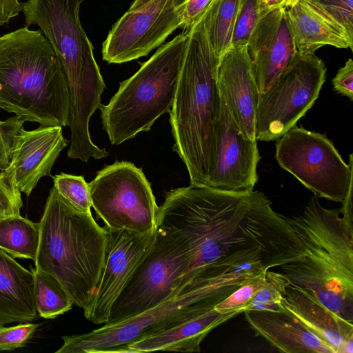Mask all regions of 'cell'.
Instances as JSON below:
<instances>
[{
  "label": "cell",
  "mask_w": 353,
  "mask_h": 353,
  "mask_svg": "<svg viewBox=\"0 0 353 353\" xmlns=\"http://www.w3.org/2000/svg\"><path fill=\"white\" fill-rule=\"evenodd\" d=\"M23 123L16 116L0 121V171L9 165L13 139Z\"/></svg>",
  "instance_id": "33"
},
{
  "label": "cell",
  "mask_w": 353,
  "mask_h": 353,
  "mask_svg": "<svg viewBox=\"0 0 353 353\" xmlns=\"http://www.w3.org/2000/svg\"><path fill=\"white\" fill-rule=\"evenodd\" d=\"M327 68L315 53L296 52L270 88L259 92L256 140L276 141L296 125L319 97Z\"/></svg>",
  "instance_id": "9"
},
{
  "label": "cell",
  "mask_w": 353,
  "mask_h": 353,
  "mask_svg": "<svg viewBox=\"0 0 353 353\" xmlns=\"http://www.w3.org/2000/svg\"><path fill=\"white\" fill-rule=\"evenodd\" d=\"M243 0H212L200 19L213 58L219 63L231 46L236 17Z\"/></svg>",
  "instance_id": "23"
},
{
  "label": "cell",
  "mask_w": 353,
  "mask_h": 353,
  "mask_svg": "<svg viewBox=\"0 0 353 353\" xmlns=\"http://www.w3.org/2000/svg\"><path fill=\"white\" fill-rule=\"evenodd\" d=\"M290 284V280L283 273L267 270L263 285L246 304L243 312L278 309Z\"/></svg>",
  "instance_id": "26"
},
{
  "label": "cell",
  "mask_w": 353,
  "mask_h": 353,
  "mask_svg": "<svg viewBox=\"0 0 353 353\" xmlns=\"http://www.w3.org/2000/svg\"><path fill=\"white\" fill-rule=\"evenodd\" d=\"M265 274L266 272L261 273L250 281L237 288L228 297L217 303L214 309L222 314L233 312H243L246 304L263 285L265 281Z\"/></svg>",
  "instance_id": "28"
},
{
  "label": "cell",
  "mask_w": 353,
  "mask_h": 353,
  "mask_svg": "<svg viewBox=\"0 0 353 353\" xmlns=\"http://www.w3.org/2000/svg\"><path fill=\"white\" fill-rule=\"evenodd\" d=\"M260 17L259 0H243L234 26L230 47L247 44Z\"/></svg>",
  "instance_id": "29"
},
{
  "label": "cell",
  "mask_w": 353,
  "mask_h": 353,
  "mask_svg": "<svg viewBox=\"0 0 353 353\" xmlns=\"http://www.w3.org/2000/svg\"><path fill=\"white\" fill-rule=\"evenodd\" d=\"M279 305L293 314L335 353L353 352V323L324 307L311 292L290 283Z\"/></svg>",
  "instance_id": "19"
},
{
  "label": "cell",
  "mask_w": 353,
  "mask_h": 353,
  "mask_svg": "<svg viewBox=\"0 0 353 353\" xmlns=\"http://www.w3.org/2000/svg\"><path fill=\"white\" fill-rule=\"evenodd\" d=\"M221 98L236 125L248 139L255 137V114L259 91L247 44L230 47L221 57L216 72Z\"/></svg>",
  "instance_id": "16"
},
{
  "label": "cell",
  "mask_w": 353,
  "mask_h": 353,
  "mask_svg": "<svg viewBox=\"0 0 353 353\" xmlns=\"http://www.w3.org/2000/svg\"><path fill=\"white\" fill-rule=\"evenodd\" d=\"M92 207L105 228L139 234L155 232L159 206L141 168L116 161L88 183Z\"/></svg>",
  "instance_id": "11"
},
{
  "label": "cell",
  "mask_w": 353,
  "mask_h": 353,
  "mask_svg": "<svg viewBox=\"0 0 353 353\" xmlns=\"http://www.w3.org/2000/svg\"><path fill=\"white\" fill-rule=\"evenodd\" d=\"M334 90L339 94L353 100V61L350 58L340 68L332 79Z\"/></svg>",
  "instance_id": "34"
},
{
  "label": "cell",
  "mask_w": 353,
  "mask_h": 353,
  "mask_svg": "<svg viewBox=\"0 0 353 353\" xmlns=\"http://www.w3.org/2000/svg\"><path fill=\"white\" fill-rule=\"evenodd\" d=\"M319 199L313 196L301 212L288 218L304 252L300 259L280 266V272L353 323V236L343 227L340 208L327 209Z\"/></svg>",
  "instance_id": "4"
},
{
  "label": "cell",
  "mask_w": 353,
  "mask_h": 353,
  "mask_svg": "<svg viewBox=\"0 0 353 353\" xmlns=\"http://www.w3.org/2000/svg\"><path fill=\"white\" fill-rule=\"evenodd\" d=\"M0 108L24 122L68 125L66 77L41 30L24 27L0 37Z\"/></svg>",
  "instance_id": "2"
},
{
  "label": "cell",
  "mask_w": 353,
  "mask_h": 353,
  "mask_svg": "<svg viewBox=\"0 0 353 353\" xmlns=\"http://www.w3.org/2000/svg\"><path fill=\"white\" fill-rule=\"evenodd\" d=\"M22 3L19 0H0V27L19 15Z\"/></svg>",
  "instance_id": "37"
},
{
  "label": "cell",
  "mask_w": 353,
  "mask_h": 353,
  "mask_svg": "<svg viewBox=\"0 0 353 353\" xmlns=\"http://www.w3.org/2000/svg\"><path fill=\"white\" fill-rule=\"evenodd\" d=\"M182 10L173 0H151L138 9L128 10L103 42V59L108 63H123L147 56L181 28Z\"/></svg>",
  "instance_id": "12"
},
{
  "label": "cell",
  "mask_w": 353,
  "mask_h": 353,
  "mask_svg": "<svg viewBox=\"0 0 353 353\" xmlns=\"http://www.w3.org/2000/svg\"><path fill=\"white\" fill-rule=\"evenodd\" d=\"M286 10L275 9L261 15L247 43L259 92L270 88L297 52Z\"/></svg>",
  "instance_id": "17"
},
{
  "label": "cell",
  "mask_w": 353,
  "mask_h": 353,
  "mask_svg": "<svg viewBox=\"0 0 353 353\" xmlns=\"http://www.w3.org/2000/svg\"><path fill=\"white\" fill-rule=\"evenodd\" d=\"M188 39L185 30L162 44L132 77L120 82L108 105H101L103 128L112 145L149 131L157 119L170 112Z\"/></svg>",
  "instance_id": "6"
},
{
  "label": "cell",
  "mask_w": 353,
  "mask_h": 353,
  "mask_svg": "<svg viewBox=\"0 0 353 353\" xmlns=\"http://www.w3.org/2000/svg\"><path fill=\"white\" fill-rule=\"evenodd\" d=\"M275 157L319 198L342 203L353 185V157L345 163L327 136L294 125L276 140Z\"/></svg>",
  "instance_id": "10"
},
{
  "label": "cell",
  "mask_w": 353,
  "mask_h": 353,
  "mask_svg": "<svg viewBox=\"0 0 353 353\" xmlns=\"http://www.w3.org/2000/svg\"><path fill=\"white\" fill-rule=\"evenodd\" d=\"M352 186L350 188L344 200L342 201V206L340 208L343 227L345 231L351 236H353Z\"/></svg>",
  "instance_id": "36"
},
{
  "label": "cell",
  "mask_w": 353,
  "mask_h": 353,
  "mask_svg": "<svg viewBox=\"0 0 353 353\" xmlns=\"http://www.w3.org/2000/svg\"><path fill=\"white\" fill-rule=\"evenodd\" d=\"M34 276L36 309L41 317L54 319L70 310L74 304L70 296L51 275L30 267Z\"/></svg>",
  "instance_id": "25"
},
{
  "label": "cell",
  "mask_w": 353,
  "mask_h": 353,
  "mask_svg": "<svg viewBox=\"0 0 353 353\" xmlns=\"http://www.w3.org/2000/svg\"><path fill=\"white\" fill-rule=\"evenodd\" d=\"M192 261L180 234L157 228L154 241L113 303L105 324L119 323L176 294Z\"/></svg>",
  "instance_id": "8"
},
{
  "label": "cell",
  "mask_w": 353,
  "mask_h": 353,
  "mask_svg": "<svg viewBox=\"0 0 353 353\" xmlns=\"http://www.w3.org/2000/svg\"><path fill=\"white\" fill-rule=\"evenodd\" d=\"M0 172H1V171H0Z\"/></svg>",
  "instance_id": "41"
},
{
  "label": "cell",
  "mask_w": 353,
  "mask_h": 353,
  "mask_svg": "<svg viewBox=\"0 0 353 353\" xmlns=\"http://www.w3.org/2000/svg\"><path fill=\"white\" fill-rule=\"evenodd\" d=\"M83 0H27L22 3L26 27L38 26L62 64L69 98L68 126L76 132L89 128L99 109L105 84L83 29L79 10Z\"/></svg>",
  "instance_id": "5"
},
{
  "label": "cell",
  "mask_w": 353,
  "mask_h": 353,
  "mask_svg": "<svg viewBox=\"0 0 353 353\" xmlns=\"http://www.w3.org/2000/svg\"><path fill=\"white\" fill-rule=\"evenodd\" d=\"M286 15L298 52L315 53L325 46L352 50L353 37L308 1L299 0Z\"/></svg>",
  "instance_id": "20"
},
{
  "label": "cell",
  "mask_w": 353,
  "mask_h": 353,
  "mask_svg": "<svg viewBox=\"0 0 353 353\" xmlns=\"http://www.w3.org/2000/svg\"><path fill=\"white\" fill-rule=\"evenodd\" d=\"M104 228L107 232L105 265L94 302L85 316L97 325L107 323L113 303L152 245L156 232L139 234Z\"/></svg>",
  "instance_id": "14"
},
{
  "label": "cell",
  "mask_w": 353,
  "mask_h": 353,
  "mask_svg": "<svg viewBox=\"0 0 353 353\" xmlns=\"http://www.w3.org/2000/svg\"><path fill=\"white\" fill-rule=\"evenodd\" d=\"M236 287L220 279L194 281L150 310L82 334L63 336L56 353H125L138 340L165 331L214 309Z\"/></svg>",
  "instance_id": "7"
},
{
  "label": "cell",
  "mask_w": 353,
  "mask_h": 353,
  "mask_svg": "<svg viewBox=\"0 0 353 353\" xmlns=\"http://www.w3.org/2000/svg\"><path fill=\"white\" fill-rule=\"evenodd\" d=\"M260 159L256 141L242 133L221 98L216 153L208 186L232 192L253 191Z\"/></svg>",
  "instance_id": "13"
},
{
  "label": "cell",
  "mask_w": 353,
  "mask_h": 353,
  "mask_svg": "<svg viewBox=\"0 0 353 353\" xmlns=\"http://www.w3.org/2000/svg\"><path fill=\"white\" fill-rule=\"evenodd\" d=\"M353 37V0H307Z\"/></svg>",
  "instance_id": "30"
},
{
  "label": "cell",
  "mask_w": 353,
  "mask_h": 353,
  "mask_svg": "<svg viewBox=\"0 0 353 353\" xmlns=\"http://www.w3.org/2000/svg\"><path fill=\"white\" fill-rule=\"evenodd\" d=\"M34 276L0 249V325L37 318Z\"/></svg>",
  "instance_id": "22"
},
{
  "label": "cell",
  "mask_w": 353,
  "mask_h": 353,
  "mask_svg": "<svg viewBox=\"0 0 353 353\" xmlns=\"http://www.w3.org/2000/svg\"><path fill=\"white\" fill-rule=\"evenodd\" d=\"M53 188L72 207L81 212L91 213L88 183L83 176L61 172L53 177Z\"/></svg>",
  "instance_id": "27"
},
{
  "label": "cell",
  "mask_w": 353,
  "mask_h": 353,
  "mask_svg": "<svg viewBox=\"0 0 353 353\" xmlns=\"http://www.w3.org/2000/svg\"><path fill=\"white\" fill-rule=\"evenodd\" d=\"M239 314L237 312L222 314L213 309L165 331L133 342L127 346L125 353L199 352L201 342L214 328Z\"/></svg>",
  "instance_id": "21"
},
{
  "label": "cell",
  "mask_w": 353,
  "mask_h": 353,
  "mask_svg": "<svg viewBox=\"0 0 353 353\" xmlns=\"http://www.w3.org/2000/svg\"><path fill=\"white\" fill-rule=\"evenodd\" d=\"M189 39L170 123L173 150L185 163L190 185L208 186L214 164L221 117L213 58L199 19L188 29Z\"/></svg>",
  "instance_id": "1"
},
{
  "label": "cell",
  "mask_w": 353,
  "mask_h": 353,
  "mask_svg": "<svg viewBox=\"0 0 353 353\" xmlns=\"http://www.w3.org/2000/svg\"><path fill=\"white\" fill-rule=\"evenodd\" d=\"M245 318L255 336L283 353H335L293 314L278 305L276 310H245Z\"/></svg>",
  "instance_id": "18"
},
{
  "label": "cell",
  "mask_w": 353,
  "mask_h": 353,
  "mask_svg": "<svg viewBox=\"0 0 353 353\" xmlns=\"http://www.w3.org/2000/svg\"><path fill=\"white\" fill-rule=\"evenodd\" d=\"M150 1L151 0H134V2L130 6L129 10H133L138 9Z\"/></svg>",
  "instance_id": "39"
},
{
  "label": "cell",
  "mask_w": 353,
  "mask_h": 353,
  "mask_svg": "<svg viewBox=\"0 0 353 353\" xmlns=\"http://www.w3.org/2000/svg\"><path fill=\"white\" fill-rule=\"evenodd\" d=\"M39 325L28 323L8 327L0 325V351L25 346Z\"/></svg>",
  "instance_id": "32"
},
{
  "label": "cell",
  "mask_w": 353,
  "mask_h": 353,
  "mask_svg": "<svg viewBox=\"0 0 353 353\" xmlns=\"http://www.w3.org/2000/svg\"><path fill=\"white\" fill-rule=\"evenodd\" d=\"M35 268L56 279L85 316L94 302L105 262L107 232L92 213L72 207L54 188L38 223Z\"/></svg>",
  "instance_id": "3"
},
{
  "label": "cell",
  "mask_w": 353,
  "mask_h": 353,
  "mask_svg": "<svg viewBox=\"0 0 353 353\" xmlns=\"http://www.w3.org/2000/svg\"><path fill=\"white\" fill-rule=\"evenodd\" d=\"M212 0H185L181 5L183 30L190 28L203 16Z\"/></svg>",
  "instance_id": "35"
},
{
  "label": "cell",
  "mask_w": 353,
  "mask_h": 353,
  "mask_svg": "<svg viewBox=\"0 0 353 353\" xmlns=\"http://www.w3.org/2000/svg\"><path fill=\"white\" fill-rule=\"evenodd\" d=\"M173 1H174L175 6L179 7V6H181L185 2V0H173Z\"/></svg>",
  "instance_id": "40"
},
{
  "label": "cell",
  "mask_w": 353,
  "mask_h": 353,
  "mask_svg": "<svg viewBox=\"0 0 353 353\" xmlns=\"http://www.w3.org/2000/svg\"><path fill=\"white\" fill-rule=\"evenodd\" d=\"M68 141L59 125L43 126L32 130L21 127L14 136L9 165L3 171L21 192L29 196L40 179L51 170Z\"/></svg>",
  "instance_id": "15"
},
{
  "label": "cell",
  "mask_w": 353,
  "mask_h": 353,
  "mask_svg": "<svg viewBox=\"0 0 353 353\" xmlns=\"http://www.w3.org/2000/svg\"><path fill=\"white\" fill-rule=\"evenodd\" d=\"M39 241V224L21 215L0 219V249L13 258L34 261Z\"/></svg>",
  "instance_id": "24"
},
{
  "label": "cell",
  "mask_w": 353,
  "mask_h": 353,
  "mask_svg": "<svg viewBox=\"0 0 353 353\" xmlns=\"http://www.w3.org/2000/svg\"><path fill=\"white\" fill-rule=\"evenodd\" d=\"M299 0H259L261 16L275 9H288Z\"/></svg>",
  "instance_id": "38"
},
{
  "label": "cell",
  "mask_w": 353,
  "mask_h": 353,
  "mask_svg": "<svg viewBox=\"0 0 353 353\" xmlns=\"http://www.w3.org/2000/svg\"><path fill=\"white\" fill-rule=\"evenodd\" d=\"M23 206L21 192L12 178L3 170L0 172V219L20 215Z\"/></svg>",
  "instance_id": "31"
}]
</instances>
